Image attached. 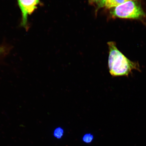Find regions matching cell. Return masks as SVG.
Listing matches in <instances>:
<instances>
[{
    "instance_id": "cell-1",
    "label": "cell",
    "mask_w": 146,
    "mask_h": 146,
    "mask_svg": "<svg viewBox=\"0 0 146 146\" xmlns=\"http://www.w3.org/2000/svg\"><path fill=\"white\" fill-rule=\"evenodd\" d=\"M109 54L108 59L109 72L114 77L128 76L132 71H140L137 63L131 61L120 52L113 42L108 43Z\"/></svg>"
},
{
    "instance_id": "cell-2",
    "label": "cell",
    "mask_w": 146,
    "mask_h": 146,
    "mask_svg": "<svg viewBox=\"0 0 146 146\" xmlns=\"http://www.w3.org/2000/svg\"><path fill=\"white\" fill-rule=\"evenodd\" d=\"M114 16L127 19H138L144 15L140 5L134 1H129L115 8L112 12Z\"/></svg>"
},
{
    "instance_id": "cell-3",
    "label": "cell",
    "mask_w": 146,
    "mask_h": 146,
    "mask_svg": "<svg viewBox=\"0 0 146 146\" xmlns=\"http://www.w3.org/2000/svg\"><path fill=\"white\" fill-rule=\"evenodd\" d=\"M18 5L21 10L22 20L21 25L27 28L28 16L33 13L37 8L40 0H17Z\"/></svg>"
},
{
    "instance_id": "cell-4",
    "label": "cell",
    "mask_w": 146,
    "mask_h": 146,
    "mask_svg": "<svg viewBox=\"0 0 146 146\" xmlns=\"http://www.w3.org/2000/svg\"><path fill=\"white\" fill-rule=\"evenodd\" d=\"M135 0H105V5L108 8L116 7L129 1Z\"/></svg>"
},
{
    "instance_id": "cell-5",
    "label": "cell",
    "mask_w": 146,
    "mask_h": 146,
    "mask_svg": "<svg viewBox=\"0 0 146 146\" xmlns=\"http://www.w3.org/2000/svg\"><path fill=\"white\" fill-rule=\"evenodd\" d=\"M64 134V130L61 127H58L54 129V135L56 138L60 139L62 137Z\"/></svg>"
},
{
    "instance_id": "cell-6",
    "label": "cell",
    "mask_w": 146,
    "mask_h": 146,
    "mask_svg": "<svg viewBox=\"0 0 146 146\" xmlns=\"http://www.w3.org/2000/svg\"><path fill=\"white\" fill-rule=\"evenodd\" d=\"M94 139V137L90 134H86L84 135L83 138V141L86 143H90Z\"/></svg>"
},
{
    "instance_id": "cell-7",
    "label": "cell",
    "mask_w": 146,
    "mask_h": 146,
    "mask_svg": "<svg viewBox=\"0 0 146 146\" xmlns=\"http://www.w3.org/2000/svg\"><path fill=\"white\" fill-rule=\"evenodd\" d=\"M94 4L96 5L98 8H101L105 5V0H90Z\"/></svg>"
},
{
    "instance_id": "cell-8",
    "label": "cell",
    "mask_w": 146,
    "mask_h": 146,
    "mask_svg": "<svg viewBox=\"0 0 146 146\" xmlns=\"http://www.w3.org/2000/svg\"><path fill=\"white\" fill-rule=\"evenodd\" d=\"M5 52H6V50L5 47H0V55L5 54Z\"/></svg>"
}]
</instances>
